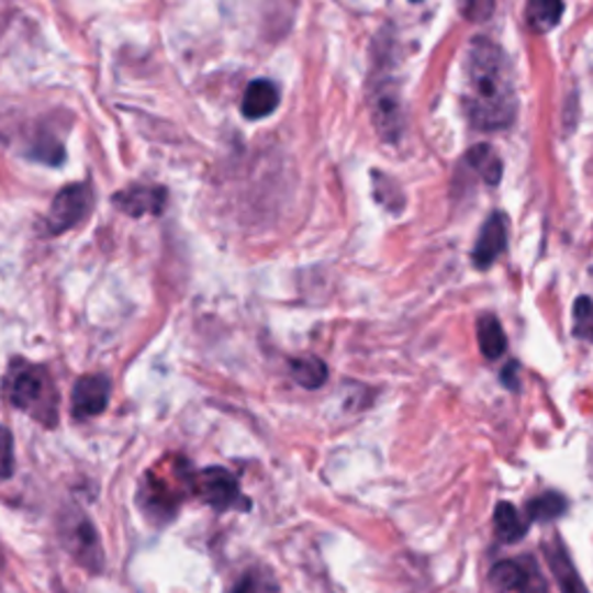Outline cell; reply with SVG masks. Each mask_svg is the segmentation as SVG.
<instances>
[{
  "instance_id": "1",
  "label": "cell",
  "mask_w": 593,
  "mask_h": 593,
  "mask_svg": "<svg viewBox=\"0 0 593 593\" xmlns=\"http://www.w3.org/2000/svg\"><path fill=\"white\" fill-rule=\"evenodd\" d=\"M463 110L480 131L507 128L517 116L515 72L492 40L475 37L463 56Z\"/></svg>"
},
{
  "instance_id": "2",
  "label": "cell",
  "mask_w": 593,
  "mask_h": 593,
  "mask_svg": "<svg viewBox=\"0 0 593 593\" xmlns=\"http://www.w3.org/2000/svg\"><path fill=\"white\" fill-rule=\"evenodd\" d=\"M5 396L14 409L29 413L40 425L56 427L58 392L45 367L14 359L5 376Z\"/></svg>"
},
{
  "instance_id": "3",
  "label": "cell",
  "mask_w": 593,
  "mask_h": 593,
  "mask_svg": "<svg viewBox=\"0 0 593 593\" xmlns=\"http://www.w3.org/2000/svg\"><path fill=\"white\" fill-rule=\"evenodd\" d=\"M188 486L202 503L214 507L216 513L227 511H242L246 513L250 507V501L239 490L237 478L221 466H209V469L195 471L188 475Z\"/></svg>"
},
{
  "instance_id": "4",
  "label": "cell",
  "mask_w": 593,
  "mask_h": 593,
  "mask_svg": "<svg viewBox=\"0 0 593 593\" xmlns=\"http://www.w3.org/2000/svg\"><path fill=\"white\" fill-rule=\"evenodd\" d=\"M369 110L376 133L385 142H399L401 133H404V108H401L396 81L390 75H378L371 79Z\"/></svg>"
},
{
  "instance_id": "5",
  "label": "cell",
  "mask_w": 593,
  "mask_h": 593,
  "mask_svg": "<svg viewBox=\"0 0 593 593\" xmlns=\"http://www.w3.org/2000/svg\"><path fill=\"white\" fill-rule=\"evenodd\" d=\"M93 206V190L89 183H70L58 190L47 214V232L60 235L75 225H79Z\"/></svg>"
},
{
  "instance_id": "6",
  "label": "cell",
  "mask_w": 593,
  "mask_h": 593,
  "mask_svg": "<svg viewBox=\"0 0 593 593\" xmlns=\"http://www.w3.org/2000/svg\"><path fill=\"white\" fill-rule=\"evenodd\" d=\"M60 524H63V545H66L83 566H89L91 570H100L102 549L93 524L79 513L63 517Z\"/></svg>"
},
{
  "instance_id": "7",
  "label": "cell",
  "mask_w": 593,
  "mask_h": 593,
  "mask_svg": "<svg viewBox=\"0 0 593 593\" xmlns=\"http://www.w3.org/2000/svg\"><path fill=\"white\" fill-rule=\"evenodd\" d=\"M112 385L108 376H83L77 380V385L72 390V413L79 419H89L100 415L110 404Z\"/></svg>"
},
{
  "instance_id": "8",
  "label": "cell",
  "mask_w": 593,
  "mask_h": 593,
  "mask_svg": "<svg viewBox=\"0 0 593 593\" xmlns=\"http://www.w3.org/2000/svg\"><path fill=\"white\" fill-rule=\"evenodd\" d=\"M167 204V190L163 186H133L119 190L114 206L128 216H160Z\"/></svg>"
},
{
  "instance_id": "9",
  "label": "cell",
  "mask_w": 593,
  "mask_h": 593,
  "mask_svg": "<svg viewBox=\"0 0 593 593\" xmlns=\"http://www.w3.org/2000/svg\"><path fill=\"white\" fill-rule=\"evenodd\" d=\"M179 492H175L172 486L167 484L163 478H154L148 473L142 482V492H139V507L146 513V517L152 519H163L167 522L169 517H175L179 511Z\"/></svg>"
},
{
  "instance_id": "10",
  "label": "cell",
  "mask_w": 593,
  "mask_h": 593,
  "mask_svg": "<svg viewBox=\"0 0 593 593\" xmlns=\"http://www.w3.org/2000/svg\"><path fill=\"white\" fill-rule=\"evenodd\" d=\"M505 244H507L505 221L501 214H492L480 230V237L473 248V265L478 269H490L505 250Z\"/></svg>"
},
{
  "instance_id": "11",
  "label": "cell",
  "mask_w": 593,
  "mask_h": 593,
  "mask_svg": "<svg viewBox=\"0 0 593 593\" xmlns=\"http://www.w3.org/2000/svg\"><path fill=\"white\" fill-rule=\"evenodd\" d=\"M542 552H545V559L549 563V568H552V573L559 582V589L561 593H589L580 573H578V568L573 566V561H570V555H568V549L563 547V542L557 538L552 540H547L542 545Z\"/></svg>"
},
{
  "instance_id": "12",
  "label": "cell",
  "mask_w": 593,
  "mask_h": 593,
  "mask_svg": "<svg viewBox=\"0 0 593 593\" xmlns=\"http://www.w3.org/2000/svg\"><path fill=\"white\" fill-rule=\"evenodd\" d=\"M277 108H279V89L273 87L269 79H256L248 83L242 100V114L246 119L260 121Z\"/></svg>"
},
{
  "instance_id": "13",
  "label": "cell",
  "mask_w": 593,
  "mask_h": 593,
  "mask_svg": "<svg viewBox=\"0 0 593 593\" xmlns=\"http://www.w3.org/2000/svg\"><path fill=\"white\" fill-rule=\"evenodd\" d=\"M528 532V522L519 515L517 507L511 501H501L494 507V534L501 542L515 545Z\"/></svg>"
},
{
  "instance_id": "14",
  "label": "cell",
  "mask_w": 593,
  "mask_h": 593,
  "mask_svg": "<svg viewBox=\"0 0 593 593\" xmlns=\"http://www.w3.org/2000/svg\"><path fill=\"white\" fill-rule=\"evenodd\" d=\"M463 160L486 186H496L501 181L503 163L490 144H475L471 152L463 156Z\"/></svg>"
},
{
  "instance_id": "15",
  "label": "cell",
  "mask_w": 593,
  "mask_h": 593,
  "mask_svg": "<svg viewBox=\"0 0 593 593\" xmlns=\"http://www.w3.org/2000/svg\"><path fill=\"white\" fill-rule=\"evenodd\" d=\"M563 16V0H528L526 24L536 33H547L559 26Z\"/></svg>"
},
{
  "instance_id": "16",
  "label": "cell",
  "mask_w": 593,
  "mask_h": 593,
  "mask_svg": "<svg viewBox=\"0 0 593 593\" xmlns=\"http://www.w3.org/2000/svg\"><path fill=\"white\" fill-rule=\"evenodd\" d=\"M478 344H480V353L486 359H499L505 353L507 338H505V332H503L496 315H492V313L480 315V321H478Z\"/></svg>"
},
{
  "instance_id": "17",
  "label": "cell",
  "mask_w": 593,
  "mask_h": 593,
  "mask_svg": "<svg viewBox=\"0 0 593 593\" xmlns=\"http://www.w3.org/2000/svg\"><path fill=\"white\" fill-rule=\"evenodd\" d=\"M568 511V501L559 492H545L526 503V515L532 522H555Z\"/></svg>"
},
{
  "instance_id": "18",
  "label": "cell",
  "mask_w": 593,
  "mask_h": 593,
  "mask_svg": "<svg viewBox=\"0 0 593 593\" xmlns=\"http://www.w3.org/2000/svg\"><path fill=\"white\" fill-rule=\"evenodd\" d=\"M292 378L306 390H317L327 380V367L317 357H296L290 362Z\"/></svg>"
},
{
  "instance_id": "19",
  "label": "cell",
  "mask_w": 593,
  "mask_h": 593,
  "mask_svg": "<svg viewBox=\"0 0 593 593\" xmlns=\"http://www.w3.org/2000/svg\"><path fill=\"white\" fill-rule=\"evenodd\" d=\"M490 580L492 584L499 589V591H519L522 582H524V561H499L492 573H490Z\"/></svg>"
},
{
  "instance_id": "20",
  "label": "cell",
  "mask_w": 593,
  "mask_h": 593,
  "mask_svg": "<svg viewBox=\"0 0 593 593\" xmlns=\"http://www.w3.org/2000/svg\"><path fill=\"white\" fill-rule=\"evenodd\" d=\"M235 593H279V584L273 580L269 570H248V573L237 582Z\"/></svg>"
},
{
  "instance_id": "21",
  "label": "cell",
  "mask_w": 593,
  "mask_h": 593,
  "mask_svg": "<svg viewBox=\"0 0 593 593\" xmlns=\"http://www.w3.org/2000/svg\"><path fill=\"white\" fill-rule=\"evenodd\" d=\"M573 334L580 342L593 344V300L589 296H578L573 306Z\"/></svg>"
},
{
  "instance_id": "22",
  "label": "cell",
  "mask_w": 593,
  "mask_h": 593,
  "mask_svg": "<svg viewBox=\"0 0 593 593\" xmlns=\"http://www.w3.org/2000/svg\"><path fill=\"white\" fill-rule=\"evenodd\" d=\"M522 561H524V582L519 586V593H549L547 591V582L540 575V568L534 561V557L532 555H524Z\"/></svg>"
},
{
  "instance_id": "23",
  "label": "cell",
  "mask_w": 593,
  "mask_h": 593,
  "mask_svg": "<svg viewBox=\"0 0 593 593\" xmlns=\"http://www.w3.org/2000/svg\"><path fill=\"white\" fill-rule=\"evenodd\" d=\"M496 0H461V12L463 16L473 21V24H482V21L490 19L494 14Z\"/></svg>"
},
{
  "instance_id": "24",
  "label": "cell",
  "mask_w": 593,
  "mask_h": 593,
  "mask_svg": "<svg viewBox=\"0 0 593 593\" xmlns=\"http://www.w3.org/2000/svg\"><path fill=\"white\" fill-rule=\"evenodd\" d=\"M14 473V448L12 434L0 427V480H8Z\"/></svg>"
},
{
  "instance_id": "25",
  "label": "cell",
  "mask_w": 593,
  "mask_h": 593,
  "mask_svg": "<svg viewBox=\"0 0 593 593\" xmlns=\"http://www.w3.org/2000/svg\"><path fill=\"white\" fill-rule=\"evenodd\" d=\"M517 373H519V365L517 362H507L505 365V369L501 373V380H503V385L507 390H513V392L519 390V378H517Z\"/></svg>"
},
{
  "instance_id": "26",
  "label": "cell",
  "mask_w": 593,
  "mask_h": 593,
  "mask_svg": "<svg viewBox=\"0 0 593 593\" xmlns=\"http://www.w3.org/2000/svg\"><path fill=\"white\" fill-rule=\"evenodd\" d=\"M591 463H593V457H591Z\"/></svg>"
},
{
  "instance_id": "27",
  "label": "cell",
  "mask_w": 593,
  "mask_h": 593,
  "mask_svg": "<svg viewBox=\"0 0 593 593\" xmlns=\"http://www.w3.org/2000/svg\"><path fill=\"white\" fill-rule=\"evenodd\" d=\"M591 273H593V267H591Z\"/></svg>"
},
{
  "instance_id": "28",
  "label": "cell",
  "mask_w": 593,
  "mask_h": 593,
  "mask_svg": "<svg viewBox=\"0 0 593 593\" xmlns=\"http://www.w3.org/2000/svg\"><path fill=\"white\" fill-rule=\"evenodd\" d=\"M415 3H417V0H415Z\"/></svg>"
}]
</instances>
